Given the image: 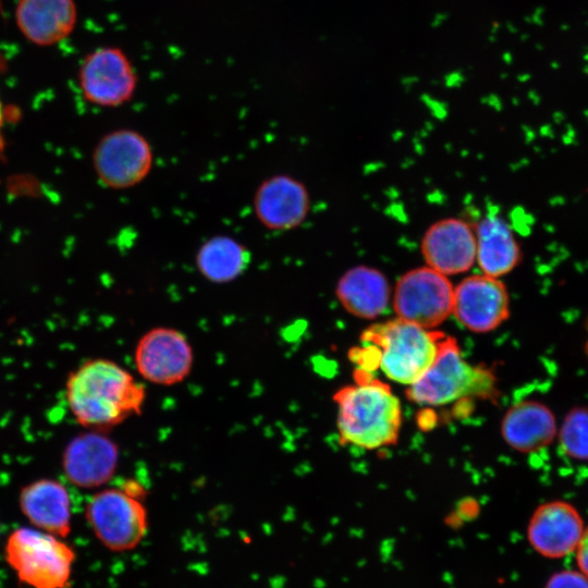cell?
Returning <instances> with one entry per match:
<instances>
[{
  "label": "cell",
  "mask_w": 588,
  "mask_h": 588,
  "mask_svg": "<svg viewBox=\"0 0 588 588\" xmlns=\"http://www.w3.org/2000/svg\"><path fill=\"white\" fill-rule=\"evenodd\" d=\"M65 397L79 425L106 431L140 414L146 390L115 362L93 358L70 373Z\"/></svg>",
  "instance_id": "1"
},
{
  "label": "cell",
  "mask_w": 588,
  "mask_h": 588,
  "mask_svg": "<svg viewBox=\"0 0 588 588\" xmlns=\"http://www.w3.org/2000/svg\"><path fill=\"white\" fill-rule=\"evenodd\" d=\"M444 335L395 317L363 332L362 355L354 360L365 369L378 367L389 380L409 387L432 365Z\"/></svg>",
  "instance_id": "2"
},
{
  "label": "cell",
  "mask_w": 588,
  "mask_h": 588,
  "mask_svg": "<svg viewBox=\"0 0 588 588\" xmlns=\"http://www.w3.org/2000/svg\"><path fill=\"white\" fill-rule=\"evenodd\" d=\"M340 440L376 450L395 444L402 427V404L391 388L365 379L341 388L333 395Z\"/></svg>",
  "instance_id": "3"
},
{
  "label": "cell",
  "mask_w": 588,
  "mask_h": 588,
  "mask_svg": "<svg viewBox=\"0 0 588 588\" xmlns=\"http://www.w3.org/2000/svg\"><path fill=\"white\" fill-rule=\"evenodd\" d=\"M498 394L494 373L487 367L469 364L456 340L446 335L440 341L432 365L406 393L413 403L425 406L446 405L466 397L495 400Z\"/></svg>",
  "instance_id": "4"
},
{
  "label": "cell",
  "mask_w": 588,
  "mask_h": 588,
  "mask_svg": "<svg viewBox=\"0 0 588 588\" xmlns=\"http://www.w3.org/2000/svg\"><path fill=\"white\" fill-rule=\"evenodd\" d=\"M61 539L30 527L11 532L5 542V560L21 583L30 588L69 586L75 552Z\"/></svg>",
  "instance_id": "5"
},
{
  "label": "cell",
  "mask_w": 588,
  "mask_h": 588,
  "mask_svg": "<svg viewBox=\"0 0 588 588\" xmlns=\"http://www.w3.org/2000/svg\"><path fill=\"white\" fill-rule=\"evenodd\" d=\"M142 500L122 487L102 489L90 498L86 519L102 546L125 552L142 542L148 530V514Z\"/></svg>",
  "instance_id": "6"
},
{
  "label": "cell",
  "mask_w": 588,
  "mask_h": 588,
  "mask_svg": "<svg viewBox=\"0 0 588 588\" xmlns=\"http://www.w3.org/2000/svg\"><path fill=\"white\" fill-rule=\"evenodd\" d=\"M453 294L449 277L422 266L399 278L391 302L397 318L433 330L452 315Z\"/></svg>",
  "instance_id": "7"
},
{
  "label": "cell",
  "mask_w": 588,
  "mask_h": 588,
  "mask_svg": "<svg viewBox=\"0 0 588 588\" xmlns=\"http://www.w3.org/2000/svg\"><path fill=\"white\" fill-rule=\"evenodd\" d=\"M98 180L107 187L126 189L142 183L154 166L149 140L139 132L120 128L106 134L93 155Z\"/></svg>",
  "instance_id": "8"
},
{
  "label": "cell",
  "mask_w": 588,
  "mask_h": 588,
  "mask_svg": "<svg viewBox=\"0 0 588 588\" xmlns=\"http://www.w3.org/2000/svg\"><path fill=\"white\" fill-rule=\"evenodd\" d=\"M78 81L88 102L114 108L133 98L138 76L123 50L101 47L86 56L79 68Z\"/></svg>",
  "instance_id": "9"
},
{
  "label": "cell",
  "mask_w": 588,
  "mask_h": 588,
  "mask_svg": "<svg viewBox=\"0 0 588 588\" xmlns=\"http://www.w3.org/2000/svg\"><path fill=\"white\" fill-rule=\"evenodd\" d=\"M134 362L144 380L170 387L189 376L194 353L188 339L180 330L156 327L146 331L137 341Z\"/></svg>",
  "instance_id": "10"
},
{
  "label": "cell",
  "mask_w": 588,
  "mask_h": 588,
  "mask_svg": "<svg viewBox=\"0 0 588 588\" xmlns=\"http://www.w3.org/2000/svg\"><path fill=\"white\" fill-rule=\"evenodd\" d=\"M506 285L485 273L471 274L454 285L453 311L462 327L475 333L498 329L510 317Z\"/></svg>",
  "instance_id": "11"
},
{
  "label": "cell",
  "mask_w": 588,
  "mask_h": 588,
  "mask_svg": "<svg viewBox=\"0 0 588 588\" xmlns=\"http://www.w3.org/2000/svg\"><path fill=\"white\" fill-rule=\"evenodd\" d=\"M586 524L580 512L564 500H551L538 505L527 524L529 547L548 560H561L574 554Z\"/></svg>",
  "instance_id": "12"
},
{
  "label": "cell",
  "mask_w": 588,
  "mask_h": 588,
  "mask_svg": "<svg viewBox=\"0 0 588 588\" xmlns=\"http://www.w3.org/2000/svg\"><path fill=\"white\" fill-rule=\"evenodd\" d=\"M253 207L259 223L271 231H289L301 225L310 209L303 182L289 174L265 179L255 191Z\"/></svg>",
  "instance_id": "13"
},
{
  "label": "cell",
  "mask_w": 588,
  "mask_h": 588,
  "mask_svg": "<svg viewBox=\"0 0 588 588\" xmlns=\"http://www.w3.org/2000/svg\"><path fill=\"white\" fill-rule=\"evenodd\" d=\"M119 463L117 443L105 431L91 430L73 438L62 455L68 480L83 489L99 488L114 475Z\"/></svg>",
  "instance_id": "14"
},
{
  "label": "cell",
  "mask_w": 588,
  "mask_h": 588,
  "mask_svg": "<svg viewBox=\"0 0 588 588\" xmlns=\"http://www.w3.org/2000/svg\"><path fill=\"white\" fill-rule=\"evenodd\" d=\"M426 266L450 277L476 264L475 230L464 220L445 218L432 223L421 238Z\"/></svg>",
  "instance_id": "15"
},
{
  "label": "cell",
  "mask_w": 588,
  "mask_h": 588,
  "mask_svg": "<svg viewBox=\"0 0 588 588\" xmlns=\"http://www.w3.org/2000/svg\"><path fill=\"white\" fill-rule=\"evenodd\" d=\"M559 424L552 409L542 402L524 400L513 404L501 420V436L514 451L535 453L550 445Z\"/></svg>",
  "instance_id": "16"
},
{
  "label": "cell",
  "mask_w": 588,
  "mask_h": 588,
  "mask_svg": "<svg viewBox=\"0 0 588 588\" xmlns=\"http://www.w3.org/2000/svg\"><path fill=\"white\" fill-rule=\"evenodd\" d=\"M19 504L35 528L60 538L71 532V499L60 481L42 478L26 485L20 492Z\"/></svg>",
  "instance_id": "17"
},
{
  "label": "cell",
  "mask_w": 588,
  "mask_h": 588,
  "mask_svg": "<svg viewBox=\"0 0 588 588\" xmlns=\"http://www.w3.org/2000/svg\"><path fill=\"white\" fill-rule=\"evenodd\" d=\"M76 20L73 0H20L15 9L19 29L38 46H51L65 39Z\"/></svg>",
  "instance_id": "18"
},
{
  "label": "cell",
  "mask_w": 588,
  "mask_h": 588,
  "mask_svg": "<svg viewBox=\"0 0 588 588\" xmlns=\"http://www.w3.org/2000/svg\"><path fill=\"white\" fill-rule=\"evenodd\" d=\"M335 295L351 315L372 320L388 308L391 286L379 269L360 265L346 270L339 279Z\"/></svg>",
  "instance_id": "19"
},
{
  "label": "cell",
  "mask_w": 588,
  "mask_h": 588,
  "mask_svg": "<svg viewBox=\"0 0 588 588\" xmlns=\"http://www.w3.org/2000/svg\"><path fill=\"white\" fill-rule=\"evenodd\" d=\"M475 230L476 264L482 273L502 278L522 261V249L510 224L499 215L481 218Z\"/></svg>",
  "instance_id": "20"
},
{
  "label": "cell",
  "mask_w": 588,
  "mask_h": 588,
  "mask_svg": "<svg viewBox=\"0 0 588 588\" xmlns=\"http://www.w3.org/2000/svg\"><path fill=\"white\" fill-rule=\"evenodd\" d=\"M250 260L249 249L236 238L224 234L206 240L195 256L198 272L216 284H225L240 278Z\"/></svg>",
  "instance_id": "21"
},
{
  "label": "cell",
  "mask_w": 588,
  "mask_h": 588,
  "mask_svg": "<svg viewBox=\"0 0 588 588\" xmlns=\"http://www.w3.org/2000/svg\"><path fill=\"white\" fill-rule=\"evenodd\" d=\"M556 438L567 457L588 462V406L568 411L558 427Z\"/></svg>",
  "instance_id": "22"
},
{
  "label": "cell",
  "mask_w": 588,
  "mask_h": 588,
  "mask_svg": "<svg viewBox=\"0 0 588 588\" xmlns=\"http://www.w3.org/2000/svg\"><path fill=\"white\" fill-rule=\"evenodd\" d=\"M542 588H588V577L575 568H563L552 573Z\"/></svg>",
  "instance_id": "23"
},
{
  "label": "cell",
  "mask_w": 588,
  "mask_h": 588,
  "mask_svg": "<svg viewBox=\"0 0 588 588\" xmlns=\"http://www.w3.org/2000/svg\"><path fill=\"white\" fill-rule=\"evenodd\" d=\"M576 568L588 577V524L574 551Z\"/></svg>",
  "instance_id": "24"
},
{
  "label": "cell",
  "mask_w": 588,
  "mask_h": 588,
  "mask_svg": "<svg viewBox=\"0 0 588 588\" xmlns=\"http://www.w3.org/2000/svg\"><path fill=\"white\" fill-rule=\"evenodd\" d=\"M7 69V62L3 56L0 53V75L5 71ZM3 124V108L2 103L0 101V148L2 147V136H1V128Z\"/></svg>",
  "instance_id": "25"
},
{
  "label": "cell",
  "mask_w": 588,
  "mask_h": 588,
  "mask_svg": "<svg viewBox=\"0 0 588 588\" xmlns=\"http://www.w3.org/2000/svg\"><path fill=\"white\" fill-rule=\"evenodd\" d=\"M585 348H586V354H587V356H588V342L586 343Z\"/></svg>",
  "instance_id": "26"
}]
</instances>
